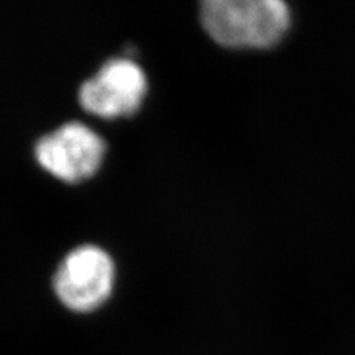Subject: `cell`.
<instances>
[{
	"mask_svg": "<svg viewBox=\"0 0 355 355\" xmlns=\"http://www.w3.org/2000/svg\"><path fill=\"white\" fill-rule=\"evenodd\" d=\"M200 18L214 42L231 49H268L292 24L286 0H200Z\"/></svg>",
	"mask_w": 355,
	"mask_h": 355,
	"instance_id": "1",
	"label": "cell"
},
{
	"mask_svg": "<svg viewBox=\"0 0 355 355\" xmlns=\"http://www.w3.org/2000/svg\"><path fill=\"white\" fill-rule=\"evenodd\" d=\"M114 284V262L98 246L76 248L60 263L53 275L58 299L76 313H89L101 306Z\"/></svg>",
	"mask_w": 355,
	"mask_h": 355,
	"instance_id": "2",
	"label": "cell"
},
{
	"mask_svg": "<svg viewBox=\"0 0 355 355\" xmlns=\"http://www.w3.org/2000/svg\"><path fill=\"white\" fill-rule=\"evenodd\" d=\"M104 154V139L79 121L58 128L36 146V159L42 168L69 184L82 182L95 175Z\"/></svg>",
	"mask_w": 355,
	"mask_h": 355,
	"instance_id": "3",
	"label": "cell"
},
{
	"mask_svg": "<svg viewBox=\"0 0 355 355\" xmlns=\"http://www.w3.org/2000/svg\"><path fill=\"white\" fill-rule=\"evenodd\" d=\"M147 86L146 73L135 61L113 58L80 86L79 101L83 110L98 117H128L139 110Z\"/></svg>",
	"mask_w": 355,
	"mask_h": 355,
	"instance_id": "4",
	"label": "cell"
}]
</instances>
